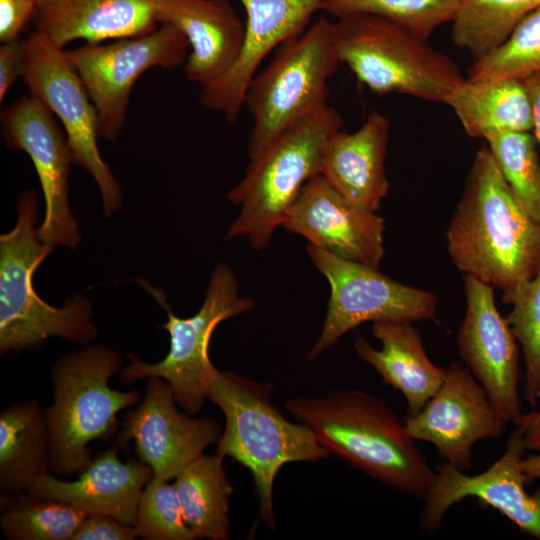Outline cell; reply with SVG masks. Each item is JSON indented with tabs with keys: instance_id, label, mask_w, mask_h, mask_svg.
<instances>
[{
	"instance_id": "1",
	"label": "cell",
	"mask_w": 540,
	"mask_h": 540,
	"mask_svg": "<svg viewBox=\"0 0 540 540\" xmlns=\"http://www.w3.org/2000/svg\"><path fill=\"white\" fill-rule=\"evenodd\" d=\"M446 242L459 271L503 293L540 271V225L514 196L487 144L474 155Z\"/></svg>"
},
{
	"instance_id": "2",
	"label": "cell",
	"mask_w": 540,
	"mask_h": 540,
	"mask_svg": "<svg viewBox=\"0 0 540 540\" xmlns=\"http://www.w3.org/2000/svg\"><path fill=\"white\" fill-rule=\"evenodd\" d=\"M287 410L318 441L348 464L414 497L425 498L436 478L397 414L381 399L358 389L297 396Z\"/></svg>"
},
{
	"instance_id": "3",
	"label": "cell",
	"mask_w": 540,
	"mask_h": 540,
	"mask_svg": "<svg viewBox=\"0 0 540 540\" xmlns=\"http://www.w3.org/2000/svg\"><path fill=\"white\" fill-rule=\"evenodd\" d=\"M272 389V383L218 370L207 399L225 417L215 453L234 459L250 471L259 500L257 522L275 529L273 486L282 466L316 462L331 454L308 426L289 421L273 405Z\"/></svg>"
},
{
	"instance_id": "4",
	"label": "cell",
	"mask_w": 540,
	"mask_h": 540,
	"mask_svg": "<svg viewBox=\"0 0 540 540\" xmlns=\"http://www.w3.org/2000/svg\"><path fill=\"white\" fill-rule=\"evenodd\" d=\"M17 222L0 236V352L36 350L49 337L86 344L96 339L92 306L83 295L62 307L42 300L33 286V275L54 248L35 228L38 198L24 191L17 203Z\"/></svg>"
},
{
	"instance_id": "5",
	"label": "cell",
	"mask_w": 540,
	"mask_h": 540,
	"mask_svg": "<svg viewBox=\"0 0 540 540\" xmlns=\"http://www.w3.org/2000/svg\"><path fill=\"white\" fill-rule=\"evenodd\" d=\"M120 355L105 344L60 356L51 369L53 401L44 410L49 433V470L78 475L92 460L89 444L114 434L122 410L139 402L137 390L112 389Z\"/></svg>"
},
{
	"instance_id": "6",
	"label": "cell",
	"mask_w": 540,
	"mask_h": 540,
	"mask_svg": "<svg viewBox=\"0 0 540 540\" xmlns=\"http://www.w3.org/2000/svg\"><path fill=\"white\" fill-rule=\"evenodd\" d=\"M341 64L334 22L320 16L276 48L267 67L250 81L244 104L253 117L250 160L304 118L326 107L328 81Z\"/></svg>"
},
{
	"instance_id": "7",
	"label": "cell",
	"mask_w": 540,
	"mask_h": 540,
	"mask_svg": "<svg viewBox=\"0 0 540 540\" xmlns=\"http://www.w3.org/2000/svg\"><path fill=\"white\" fill-rule=\"evenodd\" d=\"M342 126V115L327 105L250 160L244 178L228 194L240 212L225 238L245 237L253 249H263L304 185L319 174L325 145Z\"/></svg>"
},
{
	"instance_id": "8",
	"label": "cell",
	"mask_w": 540,
	"mask_h": 540,
	"mask_svg": "<svg viewBox=\"0 0 540 540\" xmlns=\"http://www.w3.org/2000/svg\"><path fill=\"white\" fill-rule=\"evenodd\" d=\"M334 29L341 63L374 93L444 103L465 79L449 56L384 18L346 16Z\"/></svg>"
},
{
	"instance_id": "9",
	"label": "cell",
	"mask_w": 540,
	"mask_h": 540,
	"mask_svg": "<svg viewBox=\"0 0 540 540\" xmlns=\"http://www.w3.org/2000/svg\"><path fill=\"white\" fill-rule=\"evenodd\" d=\"M144 286L167 313V322L160 328L169 333L170 347L165 358L154 364L128 354L130 363L121 379L129 383L162 378L170 384L178 405L188 414H197L218 372L208 355L214 330L222 321L250 311L254 301L239 295L238 280L224 263L214 268L200 309L188 318L176 316L161 291L147 283Z\"/></svg>"
},
{
	"instance_id": "10",
	"label": "cell",
	"mask_w": 540,
	"mask_h": 540,
	"mask_svg": "<svg viewBox=\"0 0 540 540\" xmlns=\"http://www.w3.org/2000/svg\"><path fill=\"white\" fill-rule=\"evenodd\" d=\"M307 254L330 285L327 314L308 359L319 357L347 332L364 322H409L435 316L438 296L402 284L364 263L308 244Z\"/></svg>"
},
{
	"instance_id": "11",
	"label": "cell",
	"mask_w": 540,
	"mask_h": 540,
	"mask_svg": "<svg viewBox=\"0 0 540 540\" xmlns=\"http://www.w3.org/2000/svg\"><path fill=\"white\" fill-rule=\"evenodd\" d=\"M22 79L30 95L40 100L60 120L70 147L73 164L96 182L103 213L111 217L121 206V188L103 160L96 108L65 51L34 31L23 40Z\"/></svg>"
},
{
	"instance_id": "12",
	"label": "cell",
	"mask_w": 540,
	"mask_h": 540,
	"mask_svg": "<svg viewBox=\"0 0 540 540\" xmlns=\"http://www.w3.org/2000/svg\"><path fill=\"white\" fill-rule=\"evenodd\" d=\"M189 51L184 33L167 23L148 35L65 51L96 108L99 137L115 141L120 136L132 88L145 71L174 69Z\"/></svg>"
},
{
	"instance_id": "13",
	"label": "cell",
	"mask_w": 540,
	"mask_h": 540,
	"mask_svg": "<svg viewBox=\"0 0 540 540\" xmlns=\"http://www.w3.org/2000/svg\"><path fill=\"white\" fill-rule=\"evenodd\" d=\"M1 135L10 149L28 154L42 188L45 215L40 238L52 248L76 249L81 235L69 204V174L73 164L65 131L37 98L22 96L1 111Z\"/></svg>"
},
{
	"instance_id": "14",
	"label": "cell",
	"mask_w": 540,
	"mask_h": 540,
	"mask_svg": "<svg viewBox=\"0 0 540 540\" xmlns=\"http://www.w3.org/2000/svg\"><path fill=\"white\" fill-rule=\"evenodd\" d=\"M525 450L523 431L517 426L509 434L501 457L485 471L469 475L446 462L437 466L420 515L422 530L434 534L453 505L474 497L540 540V487L534 494L525 490L528 480L521 467Z\"/></svg>"
},
{
	"instance_id": "15",
	"label": "cell",
	"mask_w": 540,
	"mask_h": 540,
	"mask_svg": "<svg viewBox=\"0 0 540 540\" xmlns=\"http://www.w3.org/2000/svg\"><path fill=\"white\" fill-rule=\"evenodd\" d=\"M404 424L414 440L432 444L446 463L467 472L475 443L499 438L508 421L472 373L452 363L438 390L417 414L406 416Z\"/></svg>"
},
{
	"instance_id": "16",
	"label": "cell",
	"mask_w": 540,
	"mask_h": 540,
	"mask_svg": "<svg viewBox=\"0 0 540 540\" xmlns=\"http://www.w3.org/2000/svg\"><path fill=\"white\" fill-rule=\"evenodd\" d=\"M466 311L458 330V354L486 391L498 412L516 425L522 411L517 339L499 313L494 287L470 275L464 277Z\"/></svg>"
},
{
	"instance_id": "17",
	"label": "cell",
	"mask_w": 540,
	"mask_h": 540,
	"mask_svg": "<svg viewBox=\"0 0 540 540\" xmlns=\"http://www.w3.org/2000/svg\"><path fill=\"white\" fill-rule=\"evenodd\" d=\"M140 404L126 414L117 437L120 446L133 441L135 451L154 477L170 481L190 462L218 442L220 427L212 418H196L177 408L170 384L148 378Z\"/></svg>"
},
{
	"instance_id": "18",
	"label": "cell",
	"mask_w": 540,
	"mask_h": 540,
	"mask_svg": "<svg viewBox=\"0 0 540 540\" xmlns=\"http://www.w3.org/2000/svg\"><path fill=\"white\" fill-rule=\"evenodd\" d=\"M281 226L346 259L379 267L384 257V219L351 204L320 174L304 185Z\"/></svg>"
},
{
	"instance_id": "19",
	"label": "cell",
	"mask_w": 540,
	"mask_h": 540,
	"mask_svg": "<svg viewBox=\"0 0 540 540\" xmlns=\"http://www.w3.org/2000/svg\"><path fill=\"white\" fill-rule=\"evenodd\" d=\"M247 20L243 50L234 67L215 82L201 87V105L237 120L246 89L261 62L272 50L305 30L324 0H239Z\"/></svg>"
},
{
	"instance_id": "20",
	"label": "cell",
	"mask_w": 540,
	"mask_h": 540,
	"mask_svg": "<svg viewBox=\"0 0 540 540\" xmlns=\"http://www.w3.org/2000/svg\"><path fill=\"white\" fill-rule=\"evenodd\" d=\"M153 477L148 464L135 459L122 462L118 447H113L93 457L76 480H61L47 471L34 478L25 492L65 502L87 516L105 515L134 525L142 492Z\"/></svg>"
},
{
	"instance_id": "21",
	"label": "cell",
	"mask_w": 540,
	"mask_h": 540,
	"mask_svg": "<svg viewBox=\"0 0 540 540\" xmlns=\"http://www.w3.org/2000/svg\"><path fill=\"white\" fill-rule=\"evenodd\" d=\"M157 20L186 36L184 75L201 87L228 73L243 50L245 24L228 0H159Z\"/></svg>"
},
{
	"instance_id": "22",
	"label": "cell",
	"mask_w": 540,
	"mask_h": 540,
	"mask_svg": "<svg viewBox=\"0 0 540 540\" xmlns=\"http://www.w3.org/2000/svg\"><path fill=\"white\" fill-rule=\"evenodd\" d=\"M390 122L372 110L354 132L342 129L327 141L319 174L354 206L376 212L389 192L385 158Z\"/></svg>"
},
{
	"instance_id": "23",
	"label": "cell",
	"mask_w": 540,
	"mask_h": 540,
	"mask_svg": "<svg viewBox=\"0 0 540 540\" xmlns=\"http://www.w3.org/2000/svg\"><path fill=\"white\" fill-rule=\"evenodd\" d=\"M159 0H38L35 31L64 48L75 40L99 44L148 35L159 23Z\"/></svg>"
},
{
	"instance_id": "24",
	"label": "cell",
	"mask_w": 540,
	"mask_h": 540,
	"mask_svg": "<svg viewBox=\"0 0 540 540\" xmlns=\"http://www.w3.org/2000/svg\"><path fill=\"white\" fill-rule=\"evenodd\" d=\"M372 334L381 348L358 337L353 343L355 353L377 371L385 385L402 393L407 416L417 414L441 386L445 368L430 360L421 334L412 323L374 322Z\"/></svg>"
},
{
	"instance_id": "25",
	"label": "cell",
	"mask_w": 540,
	"mask_h": 540,
	"mask_svg": "<svg viewBox=\"0 0 540 540\" xmlns=\"http://www.w3.org/2000/svg\"><path fill=\"white\" fill-rule=\"evenodd\" d=\"M465 133L487 141L513 132L533 130L532 103L519 78H465L445 99Z\"/></svg>"
},
{
	"instance_id": "26",
	"label": "cell",
	"mask_w": 540,
	"mask_h": 540,
	"mask_svg": "<svg viewBox=\"0 0 540 540\" xmlns=\"http://www.w3.org/2000/svg\"><path fill=\"white\" fill-rule=\"evenodd\" d=\"M49 470V433L44 410L34 399L12 403L0 414L1 497L26 490Z\"/></svg>"
},
{
	"instance_id": "27",
	"label": "cell",
	"mask_w": 540,
	"mask_h": 540,
	"mask_svg": "<svg viewBox=\"0 0 540 540\" xmlns=\"http://www.w3.org/2000/svg\"><path fill=\"white\" fill-rule=\"evenodd\" d=\"M184 520L196 538H229L233 487L218 454H202L173 479Z\"/></svg>"
},
{
	"instance_id": "28",
	"label": "cell",
	"mask_w": 540,
	"mask_h": 540,
	"mask_svg": "<svg viewBox=\"0 0 540 540\" xmlns=\"http://www.w3.org/2000/svg\"><path fill=\"white\" fill-rule=\"evenodd\" d=\"M540 0H461L451 39L477 61L499 47Z\"/></svg>"
},
{
	"instance_id": "29",
	"label": "cell",
	"mask_w": 540,
	"mask_h": 540,
	"mask_svg": "<svg viewBox=\"0 0 540 540\" xmlns=\"http://www.w3.org/2000/svg\"><path fill=\"white\" fill-rule=\"evenodd\" d=\"M0 527L13 540H71L87 515L62 501L28 494L1 497Z\"/></svg>"
},
{
	"instance_id": "30",
	"label": "cell",
	"mask_w": 540,
	"mask_h": 540,
	"mask_svg": "<svg viewBox=\"0 0 540 540\" xmlns=\"http://www.w3.org/2000/svg\"><path fill=\"white\" fill-rule=\"evenodd\" d=\"M461 0H324L320 11L336 19L351 15H373L428 40L441 25L457 15Z\"/></svg>"
},
{
	"instance_id": "31",
	"label": "cell",
	"mask_w": 540,
	"mask_h": 540,
	"mask_svg": "<svg viewBox=\"0 0 540 540\" xmlns=\"http://www.w3.org/2000/svg\"><path fill=\"white\" fill-rule=\"evenodd\" d=\"M486 144L514 196L540 225V155L530 132H513L489 138Z\"/></svg>"
},
{
	"instance_id": "32",
	"label": "cell",
	"mask_w": 540,
	"mask_h": 540,
	"mask_svg": "<svg viewBox=\"0 0 540 540\" xmlns=\"http://www.w3.org/2000/svg\"><path fill=\"white\" fill-rule=\"evenodd\" d=\"M502 301L512 306L505 318L522 349L524 399L536 407L540 400V271L513 291L503 293Z\"/></svg>"
},
{
	"instance_id": "33",
	"label": "cell",
	"mask_w": 540,
	"mask_h": 540,
	"mask_svg": "<svg viewBox=\"0 0 540 540\" xmlns=\"http://www.w3.org/2000/svg\"><path fill=\"white\" fill-rule=\"evenodd\" d=\"M540 72V7L525 16L495 50L468 69L473 80L519 78Z\"/></svg>"
},
{
	"instance_id": "34",
	"label": "cell",
	"mask_w": 540,
	"mask_h": 540,
	"mask_svg": "<svg viewBox=\"0 0 540 540\" xmlns=\"http://www.w3.org/2000/svg\"><path fill=\"white\" fill-rule=\"evenodd\" d=\"M153 477L145 486L134 528L146 540H194L187 526L174 484Z\"/></svg>"
},
{
	"instance_id": "35",
	"label": "cell",
	"mask_w": 540,
	"mask_h": 540,
	"mask_svg": "<svg viewBox=\"0 0 540 540\" xmlns=\"http://www.w3.org/2000/svg\"><path fill=\"white\" fill-rule=\"evenodd\" d=\"M133 525L124 524L110 516H87L78 526L71 540H134Z\"/></svg>"
},
{
	"instance_id": "36",
	"label": "cell",
	"mask_w": 540,
	"mask_h": 540,
	"mask_svg": "<svg viewBox=\"0 0 540 540\" xmlns=\"http://www.w3.org/2000/svg\"><path fill=\"white\" fill-rule=\"evenodd\" d=\"M38 0H0V41L19 40L30 20H33Z\"/></svg>"
},
{
	"instance_id": "37",
	"label": "cell",
	"mask_w": 540,
	"mask_h": 540,
	"mask_svg": "<svg viewBox=\"0 0 540 540\" xmlns=\"http://www.w3.org/2000/svg\"><path fill=\"white\" fill-rule=\"evenodd\" d=\"M23 67V40L2 43L0 47V102H3L16 79L22 77Z\"/></svg>"
},
{
	"instance_id": "38",
	"label": "cell",
	"mask_w": 540,
	"mask_h": 540,
	"mask_svg": "<svg viewBox=\"0 0 540 540\" xmlns=\"http://www.w3.org/2000/svg\"><path fill=\"white\" fill-rule=\"evenodd\" d=\"M516 426H519L523 431L526 449L540 453V410L522 413Z\"/></svg>"
},
{
	"instance_id": "39",
	"label": "cell",
	"mask_w": 540,
	"mask_h": 540,
	"mask_svg": "<svg viewBox=\"0 0 540 540\" xmlns=\"http://www.w3.org/2000/svg\"><path fill=\"white\" fill-rule=\"evenodd\" d=\"M524 82L532 103L533 131L540 150V72L524 78Z\"/></svg>"
},
{
	"instance_id": "40",
	"label": "cell",
	"mask_w": 540,
	"mask_h": 540,
	"mask_svg": "<svg viewBox=\"0 0 540 540\" xmlns=\"http://www.w3.org/2000/svg\"><path fill=\"white\" fill-rule=\"evenodd\" d=\"M521 467L528 481L540 478V453L523 457Z\"/></svg>"
}]
</instances>
